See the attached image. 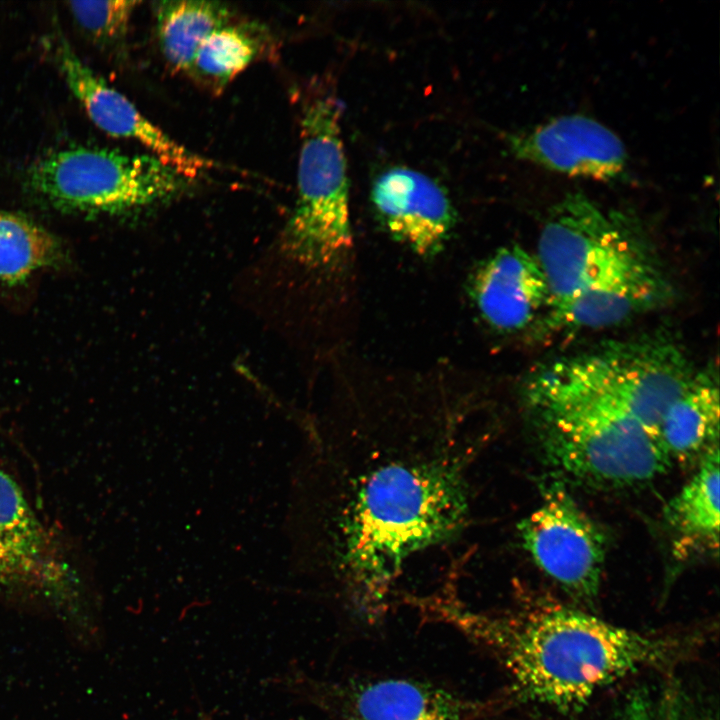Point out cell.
Listing matches in <instances>:
<instances>
[{
	"label": "cell",
	"instance_id": "17",
	"mask_svg": "<svg viewBox=\"0 0 720 720\" xmlns=\"http://www.w3.org/2000/svg\"><path fill=\"white\" fill-rule=\"evenodd\" d=\"M719 448L712 447L696 474L666 505L664 516L680 548L718 550Z\"/></svg>",
	"mask_w": 720,
	"mask_h": 720
},
{
	"label": "cell",
	"instance_id": "21",
	"mask_svg": "<svg viewBox=\"0 0 720 720\" xmlns=\"http://www.w3.org/2000/svg\"><path fill=\"white\" fill-rule=\"evenodd\" d=\"M69 9L76 22L100 42L123 38L128 30L137 1H71Z\"/></svg>",
	"mask_w": 720,
	"mask_h": 720
},
{
	"label": "cell",
	"instance_id": "10",
	"mask_svg": "<svg viewBox=\"0 0 720 720\" xmlns=\"http://www.w3.org/2000/svg\"><path fill=\"white\" fill-rule=\"evenodd\" d=\"M70 566L16 476L0 463V588L65 592Z\"/></svg>",
	"mask_w": 720,
	"mask_h": 720
},
{
	"label": "cell",
	"instance_id": "18",
	"mask_svg": "<svg viewBox=\"0 0 720 720\" xmlns=\"http://www.w3.org/2000/svg\"><path fill=\"white\" fill-rule=\"evenodd\" d=\"M230 17L228 8L218 2H159L155 8L156 32L169 66L176 72L189 73L202 42Z\"/></svg>",
	"mask_w": 720,
	"mask_h": 720
},
{
	"label": "cell",
	"instance_id": "3",
	"mask_svg": "<svg viewBox=\"0 0 720 720\" xmlns=\"http://www.w3.org/2000/svg\"><path fill=\"white\" fill-rule=\"evenodd\" d=\"M527 394L545 424L549 458L577 482L631 487L656 478L671 463L636 420L606 400L536 374Z\"/></svg>",
	"mask_w": 720,
	"mask_h": 720
},
{
	"label": "cell",
	"instance_id": "19",
	"mask_svg": "<svg viewBox=\"0 0 720 720\" xmlns=\"http://www.w3.org/2000/svg\"><path fill=\"white\" fill-rule=\"evenodd\" d=\"M60 239L32 219L0 209V282L15 286L67 261Z\"/></svg>",
	"mask_w": 720,
	"mask_h": 720
},
{
	"label": "cell",
	"instance_id": "1",
	"mask_svg": "<svg viewBox=\"0 0 720 720\" xmlns=\"http://www.w3.org/2000/svg\"><path fill=\"white\" fill-rule=\"evenodd\" d=\"M426 610L496 659L509 677L510 699L566 713L582 709L598 690L627 674L672 664L688 643L561 605L491 614L442 598Z\"/></svg>",
	"mask_w": 720,
	"mask_h": 720
},
{
	"label": "cell",
	"instance_id": "6",
	"mask_svg": "<svg viewBox=\"0 0 720 720\" xmlns=\"http://www.w3.org/2000/svg\"><path fill=\"white\" fill-rule=\"evenodd\" d=\"M189 182L151 154L72 147L33 164L28 183L63 212L116 215L168 200Z\"/></svg>",
	"mask_w": 720,
	"mask_h": 720
},
{
	"label": "cell",
	"instance_id": "2",
	"mask_svg": "<svg viewBox=\"0 0 720 720\" xmlns=\"http://www.w3.org/2000/svg\"><path fill=\"white\" fill-rule=\"evenodd\" d=\"M464 458L448 452L377 457L345 485L337 555L346 601L374 626L414 552L454 536L466 520Z\"/></svg>",
	"mask_w": 720,
	"mask_h": 720
},
{
	"label": "cell",
	"instance_id": "22",
	"mask_svg": "<svg viewBox=\"0 0 720 720\" xmlns=\"http://www.w3.org/2000/svg\"><path fill=\"white\" fill-rule=\"evenodd\" d=\"M198 720H210V718L207 715H205L204 713H201L200 718Z\"/></svg>",
	"mask_w": 720,
	"mask_h": 720
},
{
	"label": "cell",
	"instance_id": "14",
	"mask_svg": "<svg viewBox=\"0 0 720 720\" xmlns=\"http://www.w3.org/2000/svg\"><path fill=\"white\" fill-rule=\"evenodd\" d=\"M469 290L481 319L503 333L526 328L549 301L547 279L536 255L519 245L486 258L472 274Z\"/></svg>",
	"mask_w": 720,
	"mask_h": 720
},
{
	"label": "cell",
	"instance_id": "20",
	"mask_svg": "<svg viewBox=\"0 0 720 720\" xmlns=\"http://www.w3.org/2000/svg\"><path fill=\"white\" fill-rule=\"evenodd\" d=\"M258 53L256 36L247 27L229 21L202 42L189 73L221 89L246 70Z\"/></svg>",
	"mask_w": 720,
	"mask_h": 720
},
{
	"label": "cell",
	"instance_id": "11",
	"mask_svg": "<svg viewBox=\"0 0 720 720\" xmlns=\"http://www.w3.org/2000/svg\"><path fill=\"white\" fill-rule=\"evenodd\" d=\"M57 55L68 87L98 128L143 145L189 181L217 167L214 161L191 151L146 118L129 99L87 67L63 38Z\"/></svg>",
	"mask_w": 720,
	"mask_h": 720
},
{
	"label": "cell",
	"instance_id": "12",
	"mask_svg": "<svg viewBox=\"0 0 720 720\" xmlns=\"http://www.w3.org/2000/svg\"><path fill=\"white\" fill-rule=\"evenodd\" d=\"M515 157L570 176L612 180L622 176L627 153L620 138L598 121L566 115L509 137Z\"/></svg>",
	"mask_w": 720,
	"mask_h": 720
},
{
	"label": "cell",
	"instance_id": "4",
	"mask_svg": "<svg viewBox=\"0 0 720 720\" xmlns=\"http://www.w3.org/2000/svg\"><path fill=\"white\" fill-rule=\"evenodd\" d=\"M547 279V307L581 292L667 281L633 223L580 192L552 207L535 254Z\"/></svg>",
	"mask_w": 720,
	"mask_h": 720
},
{
	"label": "cell",
	"instance_id": "5",
	"mask_svg": "<svg viewBox=\"0 0 720 720\" xmlns=\"http://www.w3.org/2000/svg\"><path fill=\"white\" fill-rule=\"evenodd\" d=\"M341 111L336 98L317 96L301 112L297 197L283 247L312 268L334 266L352 247Z\"/></svg>",
	"mask_w": 720,
	"mask_h": 720
},
{
	"label": "cell",
	"instance_id": "8",
	"mask_svg": "<svg viewBox=\"0 0 720 720\" xmlns=\"http://www.w3.org/2000/svg\"><path fill=\"white\" fill-rule=\"evenodd\" d=\"M281 687L330 720H489L505 700H483L442 683L398 674L316 678L290 671Z\"/></svg>",
	"mask_w": 720,
	"mask_h": 720
},
{
	"label": "cell",
	"instance_id": "13",
	"mask_svg": "<svg viewBox=\"0 0 720 720\" xmlns=\"http://www.w3.org/2000/svg\"><path fill=\"white\" fill-rule=\"evenodd\" d=\"M371 199L386 229L416 254L430 257L444 247L455 213L445 190L427 175L389 169L376 179Z\"/></svg>",
	"mask_w": 720,
	"mask_h": 720
},
{
	"label": "cell",
	"instance_id": "16",
	"mask_svg": "<svg viewBox=\"0 0 720 720\" xmlns=\"http://www.w3.org/2000/svg\"><path fill=\"white\" fill-rule=\"evenodd\" d=\"M668 282L624 284L576 294L547 308L546 328L581 330L616 325L662 304Z\"/></svg>",
	"mask_w": 720,
	"mask_h": 720
},
{
	"label": "cell",
	"instance_id": "7",
	"mask_svg": "<svg viewBox=\"0 0 720 720\" xmlns=\"http://www.w3.org/2000/svg\"><path fill=\"white\" fill-rule=\"evenodd\" d=\"M537 374L608 401L658 442L664 414L695 373L676 345L648 338L608 344L592 353L557 361Z\"/></svg>",
	"mask_w": 720,
	"mask_h": 720
},
{
	"label": "cell",
	"instance_id": "9",
	"mask_svg": "<svg viewBox=\"0 0 720 720\" xmlns=\"http://www.w3.org/2000/svg\"><path fill=\"white\" fill-rule=\"evenodd\" d=\"M535 564L569 595L584 602L599 592L606 540L601 529L559 484L518 526Z\"/></svg>",
	"mask_w": 720,
	"mask_h": 720
},
{
	"label": "cell",
	"instance_id": "15",
	"mask_svg": "<svg viewBox=\"0 0 720 720\" xmlns=\"http://www.w3.org/2000/svg\"><path fill=\"white\" fill-rule=\"evenodd\" d=\"M719 418L717 377L695 373L660 423L658 442L668 460L685 462L718 445Z\"/></svg>",
	"mask_w": 720,
	"mask_h": 720
}]
</instances>
